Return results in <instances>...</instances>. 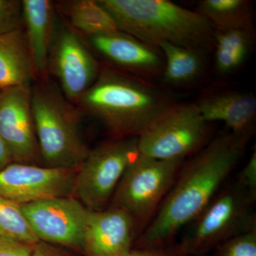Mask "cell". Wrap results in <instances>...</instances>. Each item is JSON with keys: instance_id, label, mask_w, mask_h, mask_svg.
<instances>
[{"instance_id": "cell-1", "label": "cell", "mask_w": 256, "mask_h": 256, "mask_svg": "<svg viewBox=\"0 0 256 256\" xmlns=\"http://www.w3.org/2000/svg\"><path fill=\"white\" fill-rule=\"evenodd\" d=\"M249 138L230 132L210 140L184 162L174 184L134 247L171 244L204 210L242 160Z\"/></svg>"}, {"instance_id": "cell-2", "label": "cell", "mask_w": 256, "mask_h": 256, "mask_svg": "<svg viewBox=\"0 0 256 256\" xmlns=\"http://www.w3.org/2000/svg\"><path fill=\"white\" fill-rule=\"evenodd\" d=\"M74 104L100 121L114 138H138L176 104L146 79L104 66Z\"/></svg>"}, {"instance_id": "cell-3", "label": "cell", "mask_w": 256, "mask_h": 256, "mask_svg": "<svg viewBox=\"0 0 256 256\" xmlns=\"http://www.w3.org/2000/svg\"><path fill=\"white\" fill-rule=\"evenodd\" d=\"M119 31L159 50L170 43L206 52L213 48L215 31L198 12L168 0H98Z\"/></svg>"}, {"instance_id": "cell-4", "label": "cell", "mask_w": 256, "mask_h": 256, "mask_svg": "<svg viewBox=\"0 0 256 256\" xmlns=\"http://www.w3.org/2000/svg\"><path fill=\"white\" fill-rule=\"evenodd\" d=\"M32 108L42 165L79 168L90 150L80 131L82 111L48 76L32 86Z\"/></svg>"}, {"instance_id": "cell-5", "label": "cell", "mask_w": 256, "mask_h": 256, "mask_svg": "<svg viewBox=\"0 0 256 256\" xmlns=\"http://www.w3.org/2000/svg\"><path fill=\"white\" fill-rule=\"evenodd\" d=\"M256 193L236 178L224 184L204 210L186 226L180 242L186 256H205L230 239L256 228Z\"/></svg>"}, {"instance_id": "cell-6", "label": "cell", "mask_w": 256, "mask_h": 256, "mask_svg": "<svg viewBox=\"0 0 256 256\" xmlns=\"http://www.w3.org/2000/svg\"><path fill=\"white\" fill-rule=\"evenodd\" d=\"M184 161L156 160L138 154L124 172L110 206L127 212L142 233L174 184Z\"/></svg>"}, {"instance_id": "cell-7", "label": "cell", "mask_w": 256, "mask_h": 256, "mask_svg": "<svg viewBox=\"0 0 256 256\" xmlns=\"http://www.w3.org/2000/svg\"><path fill=\"white\" fill-rule=\"evenodd\" d=\"M210 124L196 104H176L138 136V152L156 160H186L210 142Z\"/></svg>"}, {"instance_id": "cell-8", "label": "cell", "mask_w": 256, "mask_h": 256, "mask_svg": "<svg viewBox=\"0 0 256 256\" xmlns=\"http://www.w3.org/2000/svg\"><path fill=\"white\" fill-rule=\"evenodd\" d=\"M138 154V138H116L90 150L77 171L74 196L89 210H104Z\"/></svg>"}, {"instance_id": "cell-9", "label": "cell", "mask_w": 256, "mask_h": 256, "mask_svg": "<svg viewBox=\"0 0 256 256\" xmlns=\"http://www.w3.org/2000/svg\"><path fill=\"white\" fill-rule=\"evenodd\" d=\"M20 206L40 242L82 250L90 210L76 197L47 198Z\"/></svg>"}, {"instance_id": "cell-10", "label": "cell", "mask_w": 256, "mask_h": 256, "mask_svg": "<svg viewBox=\"0 0 256 256\" xmlns=\"http://www.w3.org/2000/svg\"><path fill=\"white\" fill-rule=\"evenodd\" d=\"M100 67L82 38L70 28L55 32L48 57L47 72L60 82L64 96L72 104L96 82Z\"/></svg>"}, {"instance_id": "cell-11", "label": "cell", "mask_w": 256, "mask_h": 256, "mask_svg": "<svg viewBox=\"0 0 256 256\" xmlns=\"http://www.w3.org/2000/svg\"><path fill=\"white\" fill-rule=\"evenodd\" d=\"M78 169L12 162L0 171V195L18 204L74 196Z\"/></svg>"}, {"instance_id": "cell-12", "label": "cell", "mask_w": 256, "mask_h": 256, "mask_svg": "<svg viewBox=\"0 0 256 256\" xmlns=\"http://www.w3.org/2000/svg\"><path fill=\"white\" fill-rule=\"evenodd\" d=\"M0 138L14 162L41 164L32 114L31 84L0 92Z\"/></svg>"}, {"instance_id": "cell-13", "label": "cell", "mask_w": 256, "mask_h": 256, "mask_svg": "<svg viewBox=\"0 0 256 256\" xmlns=\"http://www.w3.org/2000/svg\"><path fill=\"white\" fill-rule=\"evenodd\" d=\"M140 234L136 220L122 208L90 210L82 250L86 256H124Z\"/></svg>"}, {"instance_id": "cell-14", "label": "cell", "mask_w": 256, "mask_h": 256, "mask_svg": "<svg viewBox=\"0 0 256 256\" xmlns=\"http://www.w3.org/2000/svg\"><path fill=\"white\" fill-rule=\"evenodd\" d=\"M90 46L114 68L139 78H156L162 75L164 57L153 48L120 31L88 37Z\"/></svg>"}, {"instance_id": "cell-15", "label": "cell", "mask_w": 256, "mask_h": 256, "mask_svg": "<svg viewBox=\"0 0 256 256\" xmlns=\"http://www.w3.org/2000/svg\"><path fill=\"white\" fill-rule=\"evenodd\" d=\"M196 105L208 124L224 122L230 132L249 139L255 134L256 99L252 94L236 90L212 92Z\"/></svg>"}, {"instance_id": "cell-16", "label": "cell", "mask_w": 256, "mask_h": 256, "mask_svg": "<svg viewBox=\"0 0 256 256\" xmlns=\"http://www.w3.org/2000/svg\"><path fill=\"white\" fill-rule=\"evenodd\" d=\"M25 34L38 79L48 77L47 66L54 36L55 3L50 0H23Z\"/></svg>"}, {"instance_id": "cell-17", "label": "cell", "mask_w": 256, "mask_h": 256, "mask_svg": "<svg viewBox=\"0 0 256 256\" xmlns=\"http://www.w3.org/2000/svg\"><path fill=\"white\" fill-rule=\"evenodd\" d=\"M23 28L0 36V90L38 80Z\"/></svg>"}, {"instance_id": "cell-18", "label": "cell", "mask_w": 256, "mask_h": 256, "mask_svg": "<svg viewBox=\"0 0 256 256\" xmlns=\"http://www.w3.org/2000/svg\"><path fill=\"white\" fill-rule=\"evenodd\" d=\"M159 50L164 60L162 76L168 85L188 86L203 76L206 69L204 52L170 43L161 44Z\"/></svg>"}, {"instance_id": "cell-19", "label": "cell", "mask_w": 256, "mask_h": 256, "mask_svg": "<svg viewBox=\"0 0 256 256\" xmlns=\"http://www.w3.org/2000/svg\"><path fill=\"white\" fill-rule=\"evenodd\" d=\"M55 8L88 37L119 31L112 15L98 0H65L57 2Z\"/></svg>"}, {"instance_id": "cell-20", "label": "cell", "mask_w": 256, "mask_h": 256, "mask_svg": "<svg viewBox=\"0 0 256 256\" xmlns=\"http://www.w3.org/2000/svg\"><path fill=\"white\" fill-rule=\"evenodd\" d=\"M254 30L215 31V68L220 75L236 72L247 60L254 46Z\"/></svg>"}, {"instance_id": "cell-21", "label": "cell", "mask_w": 256, "mask_h": 256, "mask_svg": "<svg viewBox=\"0 0 256 256\" xmlns=\"http://www.w3.org/2000/svg\"><path fill=\"white\" fill-rule=\"evenodd\" d=\"M196 12L214 31L254 30L252 4L247 0H203Z\"/></svg>"}, {"instance_id": "cell-22", "label": "cell", "mask_w": 256, "mask_h": 256, "mask_svg": "<svg viewBox=\"0 0 256 256\" xmlns=\"http://www.w3.org/2000/svg\"><path fill=\"white\" fill-rule=\"evenodd\" d=\"M0 238L28 244L40 242L24 215L20 204L0 195Z\"/></svg>"}, {"instance_id": "cell-23", "label": "cell", "mask_w": 256, "mask_h": 256, "mask_svg": "<svg viewBox=\"0 0 256 256\" xmlns=\"http://www.w3.org/2000/svg\"><path fill=\"white\" fill-rule=\"evenodd\" d=\"M212 256H256V228L224 242Z\"/></svg>"}, {"instance_id": "cell-24", "label": "cell", "mask_w": 256, "mask_h": 256, "mask_svg": "<svg viewBox=\"0 0 256 256\" xmlns=\"http://www.w3.org/2000/svg\"><path fill=\"white\" fill-rule=\"evenodd\" d=\"M22 4L20 0H0V36L22 28Z\"/></svg>"}, {"instance_id": "cell-25", "label": "cell", "mask_w": 256, "mask_h": 256, "mask_svg": "<svg viewBox=\"0 0 256 256\" xmlns=\"http://www.w3.org/2000/svg\"><path fill=\"white\" fill-rule=\"evenodd\" d=\"M124 256H186L180 250L178 242L146 247H133Z\"/></svg>"}, {"instance_id": "cell-26", "label": "cell", "mask_w": 256, "mask_h": 256, "mask_svg": "<svg viewBox=\"0 0 256 256\" xmlns=\"http://www.w3.org/2000/svg\"><path fill=\"white\" fill-rule=\"evenodd\" d=\"M35 244L0 238V256H32Z\"/></svg>"}, {"instance_id": "cell-27", "label": "cell", "mask_w": 256, "mask_h": 256, "mask_svg": "<svg viewBox=\"0 0 256 256\" xmlns=\"http://www.w3.org/2000/svg\"><path fill=\"white\" fill-rule=\"evenodd\" d=\"M237 180L246 188L256 193V150L252 153L248 161L240 170Z\"/></svg>"}, {"instance_id": "cell-28", "label": "cell", "mask_w": 256, "mask_h": 256, "mask_svg": "<svg viewBox=\"0 0 256 256\" xmlns=\"http://www.w3.org/2000/svg\"><path fill=\"white\" fill-rule=\"evenodd\" d=\"M32 256H70L56 246L43 242H38L34 246Z\"/></svg>"}, {"instance_id": "cell-29", "label": "cell", "mask_w": 256, "mask_h": 256, "mask_svg": "<svg viewBox=\"0 0 256 256\" xmlns=\"http://www.w3.org/2000/svg\"><path fill=\"white\" fill-rule=\"evenodd\" d=\"M12 162H14L12 156L10 154L8 148L5 146L4 142L0 138V171Z\"/></svg>"}, {"instance_id": "cell-30", "label": "cell", "mask_w": 256, "mask_h": 256, "mask_svg": "<svg viewBox=\"0 0 256 256\" xmlns=\"http://www.w3.org/2000/svg\"><path fill=\"white\" fill-rule=\"evenodd\" d=\"M0 92H1V90H0Z\"/></svg>"}]
</instances>
